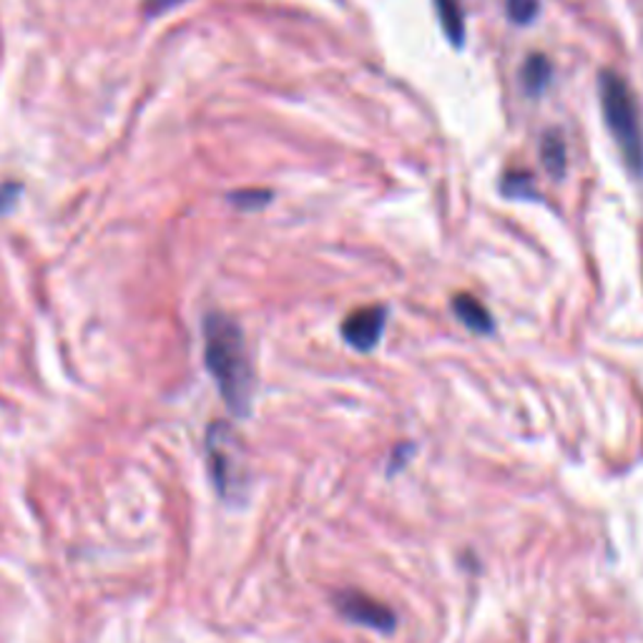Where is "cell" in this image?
<instances>
[{
	"mask_svg": "<svg viewBox=\"0 0 643 643\" xmlns=\"http://www.w3.org/2000/svg\"><path fill=\"white\" fill-rule=\"evenodd\" d=\"M452 312L463 325L475 335H490L496 329V319L485 310V304L473 294H456L452 296Z\"/></svg>",
	"mask_w": 643,
	"mask_h": 643,
	"instance_id": "8992f818",
	"label": "cell"
},
{
	"mask_svg": "<svg viewBox=\"0 0 643 643\" xmlns=\"http://www.w3.org/2000/svg\"><path fill=\"white\" fill-rule=\"evenodd\" d=\"M271 194L267 189H246V192H236L232 194V202L239 206V209H262L264 204H269Z\"/></svg>",
	"mask_w": 643,
	"mask_h": 643,
	"instance_id": "7c38bea8",
	"label": "cell"
},
{
	"mask_svg": "<svg viewBox=\"0 0 643 643\" xmlns=\"http://www.w3.org/2000/svg\"><path fill=\"white\" fill-rule=\"evenodd\" d=\"M598 96H600V109H604L606 126L616 138L618 148H621L629 169L643 174V134H641V121L636 98L631 94V86L626 84L623 76H618L616 71L606 69L598 76Z\"/></svg>",
	"mask_w": 643,
	"mask_h": 643,
	"instance_id": "7a4b0ae2",
	"label": "cell"
},
{
	"mask_svg": "<svg viewBox=\"0 0 643 643\" xmlns=\"http://www.w3.org/2000/svg\"><path fill=\"white\" fill-rule=\"evenodd\" d=\"M550 78H554V65H550L548 56H543V53L527 56L523 69H521V84L525 88V94H531V96L543 94L546 86L550 84Z\"/></svg>",
	"mask_w": 643,
	"mask_h": 643,
	"instance_id": "52a82bcc",
	"label": "cell"
},
{
	"mask_svg": "<svg viewBox=\"0 0 643 643\" xmlns=\"http://www.w3.org/2000/svg\"><path fill=\"white\" fill-rule=\"evenodd\" d=\"M19 199V186L11 184V186H3L0 189V214H5L11 206Z\"/></svg>",
	"mask_w": 643,
	"mask_h": 643,
	"instance_id": "5bb4252c",
	"label": "cell"
},
{
	"mask_svg": "<svg viewBox=\"0 0 643 643\" xmlns=\"http://www.w3.org/2000/svg\"><path fill=\"white\" fill-rule=\"evenodd\" d=\"M500 192L510 196V199H538V189H535V179L527 171H508L500 181Z\"/></svg>",
	"mask_w": 643,
	"mask_h": 643,
	"instance_id": "30bf717a",
	"label": "cell"
},
{
	"mask_svg": "<svg viewBox=\"0 0 643 643\" xmlns=\"http://www.w3.org/2000/svg\"><path fill=\"white\" fill-rule=\"evenodd\" d=\"M435 11H438L440 26L445 31V36L456 48L465 44V19H463V8H460L458 0H433Z\"/></svg>",
	"mask_w": 643,
	"mask_h": 643,
	"instance_id": "9c48e42d",
	"label": "cell"
},
{
	"mask_svg": "<svg viewBox=\"0 0 643 643\" xmlns=\"http://www.w3.org/2000/svg\"><path fill=\"white\" fill-rule=\"evenodd\" d=\"M204 362L227 408L246 417L254 398V373L242 327L232 317L211 312L204 319Z\"/></svg>",
	"mask_w": 643,
	"mask_h": 643,
	"instance_id": "6da1fadb",
	"label": "cell"
},
{
	"mask_svg": "<svg viewBox=\"0 0 643 643\" xmlns=\"http://www.w3.org/2000/svg\"><path fill=\"white\" fill-rule=\"evenodd\" d=\"M510 21L518 23V26H527V23L535 21L538 15L541 0H506Z\"/></svg>",
	"mask_w": 643,
	"mask_h": 643,
	"instance_id": "8fae6325",
	"label": "cell"
},
{
	"mask_svg": "<svg viewBox=\"0 0 643 643\" xmlns=\"http://www.w3.org/2000/svg\"><path fill=\"white\" fill-rule=\"evenodd\" d=\"M541 161L550 177L560 179L566 174L568 167V151H566V138L560 136V131L550 129L541 138Z\"/></svg>",
	"mask_w": 643,
	"mask_h": 643,
	"instance_id": "ba28073f",
	"label": "cell"
},
{
	"mask_svg": "<svg viewBox=\"0 0 643 643\" xmlns=\"http://www.w3.org/2000/svg\"><path fill=\"white\" fill-rule=\"evenodd\" d=\"M337 608L344 618H350L352 623L367 626V629L390 633L395 629V614L390 608L383 606L380 600L362 596V593L348 591L342 596H337Z\"/></svg>",
	"mask_w": 643,
	"mask_h": 643,
	"instance_id": "5b68a950",
	"label": "cell"
},
{
	"mask_svg": "<svg viewBox=\"0 0 643 643\" xmlns=\"http://www.w3.org/2000/svg\"><path fill=\"white\" fill-rule=\"evenodd\" d=\"M206 458H209V473L217 485L219 496L236 500L246 488V470L242 460V448L234 430L225 423H214L206 435Z\"/></svg>",
	"mask_w": 643,
	"mask_h": 643,
	"instance_id": "3957f363",
	"label": "cell"
},
{
	"mask_svg": "<svg viewBox=\"0 0 643 643\" xmlns=\"http://www.w3.org/2000/svg\"><path fill=\"white\" fill-rule=\"evenodd\" d=\"M179 3H186V0H146V11L151 15L167 13L171 8H177Z\"/></svg>",
	"mask_w": 643,
	"mask_h": 643,
	"instance_id": "4fadbf2b",
	"label": "cell"
},
{
	"mask_svg": "<svg viewBox=\"0 0 643 643\" xmlns=\"http://www.w3.org/2000/svg\"><path fill=\"white\" fill-rule=\"evenodd\" d=\"M387 325V307L375 304V307H362L350 312L342 322L344 342L357 352H373L380 342L383 329Z\"/></svg>",
	"mask_w": 643,
	"mask_h": 643,
	"instance_id": "277c9868",
	"label": "cell"
}]
</instances>
